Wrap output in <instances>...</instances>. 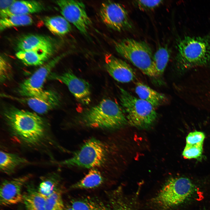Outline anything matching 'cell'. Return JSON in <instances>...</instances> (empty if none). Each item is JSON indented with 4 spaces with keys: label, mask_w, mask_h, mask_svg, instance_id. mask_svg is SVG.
<instances>
[{
    "label": "cell",
    "mask_w": 210,
    "mask_h": 210,
    "mask_svg": "<svg viewBox=\"0 0 210 210\" xmlns=\"http://www.w3.org/2000/svg\"><path fill=\"white\" fill-rule=\"evenodd\" d=\"M99 13L103 23L113 30L121 32L133 27L127 11L119 3L110 1L103 3Z\"/></svg>",
    "instance_id": "obj_9"
},
{
    "label": "cell",
    "mask_w": 210,
    "mask_h": 210,
    "mask_svg": "<svg viewBox=\"0 0 210 210\" xmlns=\"http://www.w3.org/2000/svg\"><path fill=\"white\" fill-rule=\"evenodd\" d=\"M27 175L10 180H4L0 188V203L2 206L17 204L23 202L22 187L29 179Z\"/></svg>",
    "instance_id": "obj_12"
},
{
    "label": "cell",
    "mask_w": 210,
    "mask_h": 210,
    "mask_svg": "<svg viewBox=\"0 0 210 210\" xmlns=\"http://www.w3.org/2000/svg\"><path fill=\"white\" fill-rule=\"evenodd\" d=\"M60 180L59 175L54 172L42 177L37 190L38 192L46 199L59 188Z\"/></svg>",
    "instance_id": "obj_25"
},
{
    "label": "cell",
    "mask_w": 210,
    "mask_h": 210,
    "mask_svg": "<svg viewBox=\"0 0 210 210\" xmlns=\"http://www.w3.org/2000/svg\"><path fill=\"white\" fill-rule=\"evenodd\" d=\"M15 1V0H0V12L8 9Z\"/></svg>",
    "instance_id": "obj_33"
},
{
    "label": "cell",
    "mask_w": 210,
    "mask_h": 210,
    "mask_svg": "<svg viewBox=\"0 0 210 210\" xmlns=\"http://www.w3.org/2000/svg\"><path fill=\"white\" fill-rule=\"evenodd\" d=\"M163 1L162 0H136L133 3L140 9L149 10L158 7Z\"/></svg>",
    "instance_id": "obj_30"
},
{
    "label": "cell",
    "mask_w": 210,
    "mask_h": 210,
    "mask_svg": "<svg viewBox=\"0 0 210 210\" xmlns=\"http://www.w3.org/2000/svg\"><path fill=\"white\" fill-rule=\"evenodd\" d=\"M132 203L119 188L112 191L108 196L109 210H136Z\"/></svg>",
    "instance_id": "obj_24"
},
{
    "label": "cell",
    "mask_w": 210,
    "mask_h": 210,
    "mask_svg": "<svg viewBox=\"0 0 210 210\" xmlns=\"http://www.w3.org/2000/svg\"><path fill=\"white\" fill-rule=\"evenodd\" d=\"M55 44L50 38L36 34H28L20 38L17 43L19 51L43 50L52 53Z\"/></svg>",
    "instance_id": "obj_15"
},
{
    "label": "cell",
    "mask_w": 210,
    "mask_h": 210,
    "mask_svg": "<svg viewBox=\"0 0 210 210\" xmlns=\"http://www.w3.org/2000/svg\"><path fill=\"white\" fill-rule=\"evenodd\" d=\"M135 91L139 99L148 102L155 108L165 103L167 100L164 94L141 82L136 83Z\"/></svg>",
    "instance_id": "obj_17"
},
{
    "label": "cell",
    "mask_w": 210,
    "mask_h": 210,
    "mask_svg": "<svg viewBox=\"0 0 210 210\" xmlns=\"http://www.w3.org/2000/svg\"><path fill=\"white\" fill-rule=\"evenodd\" d=\"M30 184L27 185L26 192L23 194V202L26 210H46V199L32 185Z\"/></svg>",
    "instance_id": "obj_20"
},
{
    "label": "cell",
    "mask_w": 210,
    "mask_h": 210,
    "mask_svg": "<svg viewBox=\"0 0 210 210\" xmlns=\"http://www.w3.org/2000/svg\"><path fill=\"white\" fill-rule=\"evenodd\" d=\"M44 22L48 30L55 35H64L71 29L70 23L61 16L46 17L44 19Z\"/></svg>",
    "instance_id": "obj_22"
},
{
    "label": "cell",
    "mask_w": 210,
    "mask_h": 210,
    "mask_svg": "<svg viewBox=\"0 0 210 210\" xmlns=\"http://www.w3.org/2000/svg\"><path fill=\"white\" fill-rule=\"evenodd\" d=\"M17 100L25 103L36 113L45 114L58 106L60 103L59 94L51 90H44L35 96L25 97Z\"/></svg>",
    "instance_id": "obj_13"
},
{
    "label": "cell",
    "mask_w": 210,
    "mask_h": 210,
    "mask_svg": "<svg viewBox=\"0 0 210 210\" xmlns=\"http://www.w3.org/2000/svg\"><path fill=\"white\" fill-rule=\"evenodd\" d=\"M67 53L54 57L37 70L29 77L20 84L18 91L21 96L32 97L41 94L44 90L43 85L47 78L56 64Z\"/></svg>",
    "instance_id": "obj_8"
},
{
    "label": "cell",
    "mask_w": 210,
    "mask_h": 210,
    "mask_svg": "<svg viewBox=\"0 0 210 210\" xmlns=\"http://www.w3.org/2000/svg\"><path fill=\"white\" fill-rule=\"evenodd\" d=\"M63 16L82 34L86 35L91 21L82 1L72 0L55 1Z\"/></svg>",
    "instance_id": "obj_10"
},
{
    "label": "cell",
    "mask_w": 210,
    "mask_h": 210,
    "mask_svg": "<svg viewBox=\"0 0 210 210\" xmlns=\"http://www.w3.org/2000/svg\"><path fill=\"white\" fill-rule=\"evenodd\" d=\"M170 57L167 46L159 48L153 55V62L158 77L162 75L165 70Z\"/></svg>",
    "instance_id": "obj_27"
},
{
    "label": "cell",
    "mask_w": 210,
    "mask_h": 210,
    "mask_svg": "<svg viewBox=\"0 0 210 210\" xmlns=\"http://www.w3.org/2000/svg\"><path fill=\"white\" fill-rule=\"evenodd\" d=\"M0 58V80L2 82L10 77V72L9 65L7 61L1 56Z\"/></svg>",
    "instance_id": "obj_32"
},
{
    "label": "cell",
    "mask_w": 210,
    "mask_h": 210,
    "mask_svg": "<svg viewBox=\"0 0 210 210\" xmlns=\"http://www.w3.org/2000/svg\"><path fill=\"white\" fill-rule=\"evenodd\" d=\"M3 114L9 134L21 146L47 153L59 148L49 126L36 113L12 107Z\"/></svg>",
    "instance_id": "obj_1"
},
{
    "label": "cell",
    "mask_w": 210,
    "mask_h": 210,
    "mask_svg": "<svg viewBox=\"0 0 210 210\" xmlns=\"http://www.w3.org/2000/svg\"><path fill=\"white\" fill-rule=\"evenodd\" d=\"M79 120L81 124L87 127L109 129L119 128L127 122L122 109L108 99H103L85 110L80 116Z\"/></svg>",
    "instance_id": "obj_3"
},
{
    "label": "cell",
    "mask_w": 210,
    "mask_h": 210,
    "mask_svg": "<svg viewBox=\"0 0 210 210\" xmlns=\"http://www.w3.org/2000/svg\"><path fill=\"white\" fill-rule=\"evenodd\" d=\"M114 46L119 55L144 74L152 78L158 77L154 64L151 48L146 43L127 38L116 42Z\"/></svg>",
    "instance_id": "obj_5"
},
{
    "label": "cell",
    "mask_w": 210,
    "mask_h": 210,
    "mask_svg": "<svg viewBox=\"0 0 210 210\" xmlns=\"http://www.w3.org/2000/svg\"><path fill=\"white\" fill-rule=\"evenodd\" d=\"M46 210H64L65 206L59 188L45 199Z\"/></svg>",
    "instance_id": "obj_28"
},
{
    "label": "cell",
    "mask_w": 210,
    "mask_h": 210,
    "mask_svg": "<svg viewBox=\"0 0 210 210\" xmlns=\"http://www.w3.org/2000/svg\"><path fill=\"white\" fill-rule=\"evenodd\" d=\"M203 144H186L183 152V156L186 159H200L203 152Z\"/></svg>",
    "instance_id": "obj_29"
},
{
    "label": "cell",
    "mask_w": 210,
    "mask_h": 210,
    "mask_svg": "<svg viewBox=\"0 0 210 210\" xmlns=\"http://www.w3.org/2000/svg\"><path fill=\"white\" fill-rule=\"evenodd\" d=\"M119 99L127 122L140 128L149 127L158 117L155 108L148 102L138 98L123 88L119 87Z\"/></svg>",
    "instance_id": "obj_6"
},
{
    "label": "cell",
    "mask_w": 210,
    "mask_h": 210,
    "mask_svg": "<svg viewBox=\"0 0 210 210\" xmlns=\"http://www.w3.org/2000/svg\"><path fill=\"white\" fill-rule=\"evenodd\" d=\"M44 9L42 4L34 0L16 1L7 10L0 12L1 18L12 15H27L41 11Z\"/></svg>",
    "instance_id": "obj_16"
},
{
    "label": "cell",
    "mask_w": 210,
    "mask_h": 210,
    "mask_svg": "<svg viewBox=\"0 0 210 210\" xmlns=\"http://www.w3.org/2000/svg\"><path fill=\"white\" fill-rule=\"evenodd\" d=\"M48 77L65 84L77 100L83 105L91 101L90 85L86 80L78 77L69 70L61 74L50 73Z\"/></svg>",
    "instance_id": "obj_11"
},
{
    "label": "cell",
    "mask_w": 210,
    "mask_h": 210,
    "mask_svg": "<svg viewBox=\"0 0 210 210\" xmlns=\"http://www.w3.org/2000/svg\"><path fill=\"white\" fill-rule=\"evenodd\" d=\"M195 190V185L188 178H172L151 199L150 202L159 210H168L184 202Z\"/></svg>",
    "instance_id": "obj_4"
},
{
    "label": "cell",
    "mask_w": 210,
    "mask_h": 210,
    "mask_svg": "<svg viewBox=\"0 0 210 210\" xmlns=\"http://www.w3.org/2000/svg\"><path fill=\"white\" fill-rule=\"evenodd\" d=\"M64 210H74L71 205L66 206Z\"/></svg>",
    "instance_id": "obj_34"
},
{
    "label": "cell",
    "mask_w": 210,
    "mask_h": 210,
    "mask_svg": "<svg viewBox=\"0 0 210 210\" xmlns=\"http://www.w3.org/2000/svg\"><path fill=\"white\" fill-rule=\"evenodd\" d=\"M107 155V151L103 143L92 138L85 142L72 157L57 163L63 166L92 169L104 163Z\"/></svg>",
    "instance_id": "obj_7"
},
{
    "label": "cell",
    "mask_w": 210,
    "mask_h": 210,
    "mask_svg": "<svg viewBox=\"0 0 210 210\" xmlns=\"http://www.w3.org/2000/svg\"><path fill=\"white\" fill-rule=\"evenodd\" d=\"M105 62L107 71L116 81L127 83L135 79L136 75L133 69L125 61L111 54H107L105 55Z\"/></svg>",
    "instance_id": "obj_14"
},
{
    "label": "cell",
    "mask_w": 210,
    "mask_h": 210,
    "mask_svg": "<svg viewBox=\"0 0 210 210\" xmlns=\"http://www.w3.org/2000/svg\"><path fill=\"white\" fill-rule=\"evenodd\" d=\"M33 22L32 18L28 15H12L1 18L0 30L2 31L6 29L14 27L30 25Z\"/></svg>",
    "instance_id": "obj_26"
},
{
    "label": "cell",
    "mask_w": 210,
    "mask_h": 210,
    "mask_svg": "<svg viewBox=\"0 0 210 210\" xmlns=\"http://www.w3.org/2000/svg\"><path fill=\"white\" fill-rule=\"evenodd\" d=\"M52 54L43 50L19 51L16 56L25 64L36 66L44 64Z\"/></svg>",
    "instance_id": "obj_19"
},
{
    "label": "cell",
    "mask_w": 210,
    "mask_h": 210,
    "mask_svg": "<svg viewBox=\"0 0 210 210\" xmlns=\"http://www.w3.org/2000/svg\"><path fill=\"white\" fill-rule=\"evenodd\" d=\"M205 138V134L202 132L195 131L191 132L188 134L186 138V144H203Z\"/></svg>",
    "instance_id": "obj_31"
},
{
    "label": "cell",
    "mask_w": 210,
    "mask_h": 210,
    "mask_svg": "<svg viewBox=\"0 0 210 210\" xmlns=\"http://www.w3.org/2000/svg\"><path fill=\"white\" fill-rule=\"evenodd\" d=\"M104 181L101 173L96 169H91L81 180L73 184V189H90L95 188L101 185Z\"/></svg>",
    "instance_id": "obj_23"
},
{
    "label": "cell",
    "mask_w": 210,
    "mask_h": 210,
    "mask_svg": "<svg viewBox=\"0 0 210 210\" xmlns=\"http://www.w3.org/2000/svg\"><path fill=\"white\" fill-rule=\"evenodd\" d=\"M70 205L74 210H109L108 203L89 196L72 199Z\"/></svg>",
    "instance_id": "obj_21"
},
{
    "label": "cell",
    "mask_w": 210,
    "mask_h": 210,
    "mask_svg": "<svg viewBox=\"0 0 210 210\" xmlns=\"http://www.w3.org/2000/svg\"><path fill=\"white\" fill-rule=\"evenodd\" d=\"M177 45L176 65L180 73L210 64V32L203 36H185Z\"/></svg>",
    "instance_id": "obj_2"
},
{
    "label": "cell",
    "mask_w": 210,
    "mask_h": 210,
    "mask_svg": "<svg viewBox=\"0 0 210 210\" xmlns=\"http://www.w3.org/2000/svg\"><path fill=\"white\" fill-rule=\"evenodd\" d=\"M30 163L26 159L17 154L0 151V170L7 174H11L18 168Z\"/></svg>",
    "instance_id": "obj_18"
}]
</instances>
